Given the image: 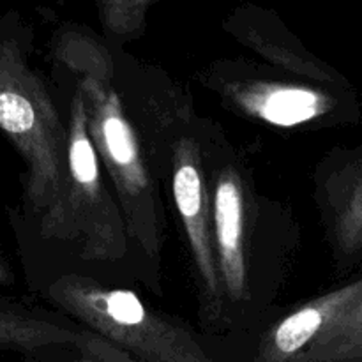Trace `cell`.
I'll return each instance as SVG.
<instances>
[{
	"mask_svg": "<svg viewBox=\"0 0 362 362\" xmlns=\"http://www.w3.org/2000/svg\"><path fill=\"white\" fill-rule=\"evenodd\" d=\"M173 204L182 221L187 246L200 285L202 304L209 320L225 313V290L216 257L214 218L202 144L189 133L175 138L170 148Z\"/></svg>",
	"mask_w": 362,
	"mask_h": 362,
	"instance_id": "obj_5",
	"label": "cell"
},
{
	"mask_svg": "<svg viewBox=\"0 0 362 362\" xmlns=\"http://www.w3.org/2000/svg\"><path fill=\"white\" fill-rule=\"evenodd\" d=\"M52 48L53 59L78 74L88 134L115 187L131 240L158 267L163 246L161 202L144 144L113 85L112 53L76 28L60 30Z\"/></svg>",
	"mask_w": 362,
	"mask_h": 362,
	"instance_id": "obj_2",
	"label": "cell"
},
{
	"mask_svg": "<svg viewBox=\"0 0 362 362\" xmlns=\"http://www.w3.org/2000/svg\"><path fill=\"white\" fill-rule=\"evenodd\" d=\"M55 349H76L90 362H136L88 329L71 327L45 311L0 297V350H14L30 357Z\"/></svg>",
	"mask_w": 362,
	"mask_h": 362,
	"instance_id": "obj_8",
	"label": "cell"
},
{
	"mask_svg": "<svg viewBox=\"0 0 362 362\" xmlns=\"http://www.w3.org/2000/svg\"><path fill=\"white\" fill-rule=\"evenodd\" d=\"M211 198L214 218L216 257L225 299L239 304L250 297L247 265V191L239 170L226 163L212 175Z\"/></svg>",
	"mask_w": 362,
	"mask_h": 362,
	"instance_id": "obj_7",
	"label": "cell"
},
{
	"mask_svg": "<svg viewBox=\"0 0 362 362\" xmlns=\"http://www.w3.org/2000/svg\"><path fill=\"white\" fill-rule=\"evenodd\" d=\"M318 204L341 265L362 260V145L332 156L318 179Z\"/></svg>",
	"mask_w": 362,
	"mask_h": 362,
	"instance_id": "obj_9",
	"label": "cell"
},
{
	"mask_svg": "<svg viewBox=\"0 0 362 362\" xmlns=\"http://www.w3.org/2000/svg\"><path fill=\"white\" fill-rule=\"evenodd\" d=\"M216 88L239 112L278 127L311 122H354L361 110L352 85H306L258 76L218 78Z\"/></svg>",
	"mask_w": 362,
	"mask_h": 362,
	"instance_id": "obj_6",
	"label": "cell"
},
{
	"mask_svg": "<svg viewBox=\"0 0 362 362\" xmlns=\"http://www.w3.org/2000/svg\"><path fill=\"white\" fill-rule=\"evenodd\" d=\"M30 359L34 361V362H60V361L53 359V357H52V354H49L48 350H45V352L34 354V356H30ZM73 362H76V361H73ZM81 362H90V361L83 359V361H81Z\"/></svg>",
	"mask_w": 362,
	"mask_h": 362,
	"instance_id": "obj_15",
	"label": "cell"
},
{
	"mask_svg": "<svg viewBox=\"0 0 362 362\" xmlns=\"http://www.w3.org/2000/svg\"><path fill=\"white\" fill-rule=\"evenodd\" d=\"M228 30L233 32L240 41H244V45L255 48L276 66L311 78L320 85H332V87L350 85L343 74L304 52L303 46L293 42L292 39L285 41L281 37V32L271 34L265 25V18L260 14H240V16L237 14L235 18L230 20Z\"/></svg>",
	"mask_w": 362,
	"mask_h": 362,
	"instance_id": "obj_11",
	"label": "cell"
},
{
	"mask_svg": "<svg viewBox=\"0 0 362 362\" xmlns=\"http://www.w3.org/2000/svg\"><path fill=\"white\" fill-rule=\"evenodd\" d=\"M45 296L85 329L141 362H218L197 336L148 308L131 290L103 286L80 274H62L46 286Z\"/></svg>",
	"mask_w": 362,
	"mask_h": 362,
	"instance_id": "obj_3",
	"label": "cell"
},
{
	"mask_svg": "<svg viewBox=\"0 0 362 362\" xmlns=\"http://www.w3.org/2000/svg\"><path fill=\"white\" fill-rule=\"evenodd\" d=\"M293 362H362V299Z\"/></svg>",
	"mask_w": 362,
	"mask_h": 362,
	"instance_id": "obj_12",
	"label": "cell"
},
{
	"mask_svg": "<svg viewBox=\"0 0 362 362\" xmlns=\"http://www.w3.org/2000/svg\"><path fill=\"white\" fill-rule=\"evenodd\" d=\"M32 32L14 11L0 16V131L25 163L23 221L42 243L69 240V131L30 66Z\"/></svg>",
	"mask_w": 362,
	"mask_h": 362,
	"instance_id": "obj_1",
	"label": "cell"
},
{
	"mask_svg": "<svg viewBox=\"0 0 362 362\" xmlns=\"http://www.w3.org/2000/svg\"><path fill=\"white\" fill-rule=\"evenodd\" d=\"M362 299V278L331 290L272 325L258 343L255 362H293L327 334Z\"/></svg>",
	"mask_w": 362,
	"mask_h": 362,
	"instance_id": "obj_10",
	"label": "cell"
},
{
	"mask_svg": "<svg viewBox=\"0 0 362 362\" xmlns=\"http://www.w3.org/2000/svg\"><path fill=\"white\" fill-rule=\"evenodd\" d=\"M152 7L148 0H108L99 2V20L113 39L136 37L144 32L147 11Z\"/></svg>",
	"mask_w": 362,
	"mask_h": 362,
	"instance_id": "obj_13",
	"label": "cell"
},
{
	"mask_svg": "<svg viewBox=\"0 0 362 362\" xmlns=\"http://www.w3.org/2000/svg\"><path fill=\"white\" fill-rule=\"evenodd\" d=\"M69 240H80L81 257L117 262L129 251V232L117 198L103 180V165L87 129L83 94L69 99Z\"/></svg>",
	"mask_w": 362,
	"mask_h": 362,
	"instance_id": "obj_4",
	"label": "cell"
},
{
	"mask_svg": "<svg viewBox=\"0 0 362 362\" xmlns=\"http://www.w3.org/2000/svg\"><path fill=\"white\" fill-rule=\"evenodd\" d=\"M14 272L11 269L9 262H7L6 255H4L2 247H0V286H11L14 285Z\"/></svg>",
	"mask_w": 362,
	"mask_h": 362,
	"instance_id": "obj_14",
	"label": "cell"
}]
</instances>
